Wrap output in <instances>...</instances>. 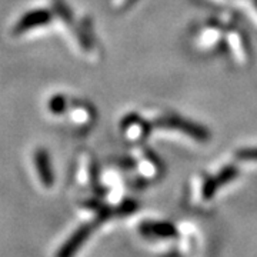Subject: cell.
I'll list each match as a JSON object with an SVG mask.
<instances>
[{
    "label": "cell",
    "instance_id": "1",
    "mask_svg": "<svg viewBox=\"0 0 257 257\" xmlns=\"http://www.w3.org/2000/svg\"><path fill=\"white\" fill-rule=\"evenodd\" d=\"M52 12L47 9H36V10H30L26 15H23L20 20L18 22L16 28H15V33L19 35V33H25L30 29H35L37 26H43V25H47L52 22Z\"/></svg>",
    "mask_w": 257,
    "mask_h": 257
},
{
    "label": "cell",
    "instance_id": "3",
    "mask_svg": "<svg viewBox=\"0 0 257 257\" xmlns=\"http://www.w3.org/2000/svg\"><path fill=\"white\" fill-rule=\"evenodd\" d=\"M90 234V226H82L74 231L73 234L67 239V241L64 243L62 248L57 251V256H72L73 253H76L79 247L82 246L83 243L86 241V239Z\"/></svg>",
    "mask_w": 257,
    "mask_h": 257
},
{
    "label": "cell",
    "instance_id": "2",
    "mask_svg": "<svg viewBox=\"0 0 257 257\" xmlns=\"http://www.w3.org/2000/svg\"><path fill=\"white\" fill-rule=\"evenodd\" d=\"M35 165L37 169V175L40 177V182L46 187H50L55 183V173L52 169V162L49 152L45 149H39L35 153Z\"/></svg>",
    "mask_w": 257,
    "mask_h": 257
},
{
    "label": "cell",
    "instance_id": "4",
    "mask_svg": "<svg viewBox=\"0 0 257 257\" xmlns=\"http://www.w3.org/2000/svg\"><path fill=\"white\" fill-rule=\"evenodd\" d=\"M67 107V101L64 99V96L62 94H55L50 100H49V109L52 113L55 114H62L66 111Z\"/></svg>",
    "mask_w": 257,
    "mask_h": 257
}]
</instances>
